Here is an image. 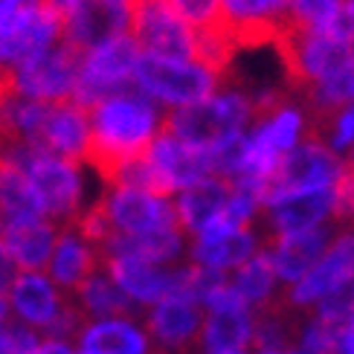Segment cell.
Returning <instances> with one entry per match:
<instances>
[{"mask_svg": "<svg viewBox=\"0 0 354 354\" xmlns=\"http://www.w3.org/2000/svg\"><path fill=\"white\" fill-rule=\"evenodd\" d=\"M87 122H91V137L82 160L91 163L108 186H116V177L128 163L149 154L160 128L157 111L142 91L96 102L87 111Z\"/></svg>", "mask_w": 354, "mask_h": 354, "instance_id": "6da1fadb", "label": "cell"}, {"mask_svg": "<svg viewBox=\"0 0 354 354\" xmlns=\"http://www.w3.org/2000/svg\"><path fill=\"white\" fill-rule=\"evenodd\" d=\"M250 99L253 96L241 91H224L218 96L195 102V105H180L169 111L160 125L186 145L209 151L215 145L244 134V128L250 125Z\"/></svg>", "mask_w": 354, "mask_h": 354, "instance_id": "7a4b0ae2", "label": "cell"}, {"mask_svg": "<svg viewBox=\"0 0 354 354\" xmlns=\"http://www.w3.org/2000/svg\"><path fill=\"white\" fill-rule=\"evenodd\" d=\"M6 157L15 160L18 169L26 174V180L32 183L50 224L53 221L64 227L76 224L79 201H82V177L76 163L53 157L47 151L29 149V145H9Z\"/></svg>", "mask_w": 354, "mask_h": 354, "instance_id": "3957f363", "label": "cell"}, {"mask_svg": "<svg viewBox=\"0 0 354 354\" xmlns=\"http://www.w3.org/2000/svg\"><path fill=\"white\" fill-rule=\"evenodd\" d=\"M340 163H337L334 151L322 142L305 140L297 149H290L288 154L279 157L276 169L259 180L253 189L256 203L259 206H270L282 198L290 195H302V192H314V189H326L337 180L340 174Z\"/></svg>", "mask_w": 354, "mask_h": 354, "instance_id": "277c9868", "label": "cell"}, {"mask_svg": "<svg viewBox=\"0 0 354 354\" xmlns=\"http://www.w3.org/2000/svg\"><path fill=\"white\" fill-rule=\"evenodd\" d=\"M125 32L137 44L140 55L195 64L192 29L169 9L166 0H128L125 3Z\"/></svg>", "mask_w": 354, "mask_h": 354, "instance_id": "5b68a950", "label": "cell"}, {"mask_svg": "<svg viewBox=\"0 0 354 354\" xmlns=\"http://www.w3.org/2000/svg\"><path fill=\"white\" fill-rule=\"evenodd\" d=\"M82 58H84V50H79L76 44H70L62 35L50 50L29 58L26 64H21L12 73L15 93L24 99L50 102V105H55V102H70Z\"/></svg>", "mask_w": 354, "mask_h": 354, "instance_id": "8992f818", "label": "cell"}, {"mask_svg": "<svg viewBox=\"0 0 354 354\" xmlns=\"http://www.w3.org/2000/svg\"><path fill=\"white\" fill-rule=\"evenodd\" d=\"M134 82L149 99L171 102V105H195L215 93V87H227L209 70L192 62H166V58L140 55L134 64Z\"/></svg>", "mask_w": 354, "mask_h": 354, "instance_id": "52a82bcc", "label": "cell"}, {"mask_svg": "<svg viewBox=\"0 0 354 354\" xmlns=\"http://www.w3.org/2000/svg\"><path fill=\"white\" fill-rule=\"evenodd\" d=\"M102 206H105L116 235H151L180 227L177 209L166 198H151L137 189L116 186L102 198Z\"/></svg>", "mask_w": 354, "mask_h": 354, "instance_id": "ba28073f", "label": "cell"}, {"mask_svg": "<svg viewBox=\"0 0 354 354\" xmlns=\"http://www.w3.org/2000/svg\"><path fill=\"white\" fill-rule=\"evenodd\" d=\"M203 331V311L198 302L166 297L160 299L149 314V334L160 354H192L201 348Z\"/></svg>", "mask_w": 354, "mask_h": 354, "instance_id": "9c48e42d", "label": "cell"}, {"mask_svg": "<svg viewBox=\"0 0 354 354\" xmlns=\"http://www.w3.org/2000/svg\"><path fill=\"white\" fill-rule=\"evenodd\" d=\"M145 160H149V163L166 177V183L174 192L195 186V183L206 180V177H215L209 151L195 149V145H186L183 140H177L171 131H166L163 125L157 128Z\"/></svg>", "mask_w": 354, "mask_h": 354, "instance_id": "30bf717a", "label": "cell"}, {"mask_svg": "<svg viewBox=\"0 0 354 354\" xmlns=\"http://www.w3.org/2000/svg\"><path fill=\"white\" fill-rule=\"evenodd\" d=\"M87 137H91L87 111L79 108L76 102H55V105H47V113H44L38 134L29 142V149H38L53 157L70 160V163H79L84 157Z\"/></svg>", "mask_w": 354, "mask_h": 354, "instance_id": "8fae6325", "label": "cell"}, {"mask_svg": "<svg viewBox=\"0 0 354 354\" xmlns=\"http://www.w3.org/2000/svg\"><path fill=\"white\" fill-rule=\"evenodd\" d=\"M354 270V230L340 235L311 270H308L299 282H293L290 290H285V297L293 308H305L311 302H319L322 297L343 282V279Z\"/></svg>", "mask_w": 354, "mask_h": 354, "instance_id": "7c38bea8", "label": "cell"}, {"mask_svg": "<svg viewBox=\"0 0 354 354\" xmlns=\"http://www.w3.org/2000/svg\"><path fill=\"white\" fill-rule=\"evenodd\" d=\"M334 203V189H314V192H302V195H290L268 206V235H264V247H273L279 239L302 230H311L328 218Z\"/></svg>", "mask_w": 354, "mask_h": 354, "instance_id": "4fadbf2b", "label": "cell"}, {"mask_svg": "<svg viewBox=\"0 0 354 354\" xmlns=\"http://www.w3.org/2000/svg\"><path fill=\"white\" fill-rule=\"evenodd\" d=\"M108 268L111 282L120 288L131 302L140 305H157L160 299H166L171 293V279L174 273L160 270L157 264H149L137 256H125V253H113L102 259Z\"/></svg>", "mask_w": 354, "mask_h": 354, "instance_id": "5bb4252c", "label": "cell"}, {"mask_svg": "<svg viewBox=\"0 0 354 354\" xmlns=\"http://www.w3.org/2000/svg\"><path fill=\"white\" fill-rule=\"evenodd\" d=\"M331 244V227L328 224H317L311 230L293 232L279 239L270 247V259H273V270L279 279L285 282H299V279L317 264V259L326 253Z\"/></svg>", "mask_w": 354, "mask_h": 354, "instance_id": "9a60e30c", "label": "cell"}, {"mask_svg": "<svg viewBox=\"0 0 354 354\" xmlns=\"http://www.w3.org/2000/svg\"><path fill=\"white\" fill-rule=\"evenodd\" d=\"M55 224L50 221H24V224L0 227V244L6 247L12 264H18L24 273H38L50 264L55 247Z\"/></svg>", "mask_w": 354, "mask_h": 354, "instance_id": "2e32d148", "label": "cell"}, {"mask_svg": "<svg viewBox=\"0 0 354 354\" xmlns=\"http://www.w3.org/2000/svg\"><path fill=\"white\" fill-rule=\"evenodd\" d=\"M9 302L26 326L32 328H47L62 311V297L55 293L53 282L41 273H21L12 279L9 288Z\"/></svg>", "mask_w": 354, "mask_h": 354, "instance_id": "e0dca14e", "label": "cell"}, {"mask_svg": "<svg viewBox=\"0 0 354 354\" xmlns=\"http://www.w3.org/2000/svg\"><path fill=\"white\" fill-rule=\"evenodd\" d=\"M99 264H102L99 253L73 227H67L55 239L53 256H50V276L64 290H76L87 276H93L99 270Z\"/></svg>", "mask_w": 354, "mask_h": 354, "instance_id": "ac0fdd59", "label": "cell"}, {"mask_svg": "<svg viewBox=\"0 0 354 354\" xmlns=\"http://www.w3.org/2000/svg\"><path fill=\"white\" fill-rule=\"evenodd\" d=\"M82 354H149L145 337L131 319H96L87 322L79 334Z\"/></svg>", "mask_w": 354, "mask_h": 354, "instance_id": "d6986e66", "label": "cell"}, {"mask_svg": "<svg viewBox=\"0 0 354 354\" xmlns=\"http://www.w3.org/2000/svg\"><path fill=\"white\" fill-rule=\"evenodd\" d=\"M232 195V183L221 180V177H206V180L183 189L180 201H177V221L186 232H201L212 218H218V212L227 206Z\"/></svg>", "mask_w": 354, "mask_h": 354, "instance_id": "ffe728a7", "label": "cell"}, {"mask_svg": "<svg viewBox=\"0 0 354 354\" xmlns=\"http://www.w3.org/2000/svg\"><path fill=\"white\" fill-rule=\"evenodd\" d=\"M253 308L250 311H212L201 331L203 354H247Z\"/></svg>", "mask_w": 354, "mask_h": 354, "instance_id": "44dd1931", "label": "cell"}, {"mask_svg": "<svg viewBox=\"0 0 354 354\" xmlns=\"http://www.w3.org/2000/svg\"><path fill=\"white\" fill-rule=\"evenodd\" d=\"M73 299L79 302L87 319H131L134 317V302L111 282V276L93 273L73 290Z\"/></svg>", "mask_w": 354, "mask_h": 354, "instance_id": "7402d4cb", "label": "cell"}, {"mask_svg": "<svg viewBox=\"0 0 354 354\" xmlns=\"http://www.w3.org/2000/svg\"><path fill=\"white\" fill-rule=\"evenodd\" d=\"M256 247H259V241H256L253 230H239V232H230L215 241H195L192 256H195V264H201V268L224 270V268H239V264H244L253 256Z\"/></svg>", "mask_w": 354, "mask_h": 354, "instance_id": "603a6c76", "label": "cell"}, {"mask_svg": "<svg viewBox=\"0 0 354 354\" xmlns=\"http://www.w3.org/2000/svg\"><path fill=\"white\" fill-rule=\"evenodd\" d=\"M230 285L247 299L250 308L261 305L276 288V270H273L270 250H261V253L250 256L244 264H239V273H235Z\"/></svg>", "mask_w": 354, "mask_h": 354, "instance_id": "cb8c5ba5", "label": "cell"}, {"mask_svg": "<svg viewBox=\"0 0 354 354\" xmlns=\"http://www.w3.org/2000/svg\"><path fill=\"white\" fill-rule=\"evenodd\" d=\"M166 3H169V9L177 15V18L192 29V32L227 35L224 0H166Z\"/></svg>", "mask_w": 354, "mask_h": 354, "instance_id": "d4e9b609", "label": "cell"}, {"mask_svg": "<svg viewBox=\"0 0 354 354\" xmlns=\"http://www.w3.org/2000/svg\"><path fill=\"white\" fill-rule=\"evenodd\" d=\"M351 311H354V270L328 293V297L319 299L317 319L326 322V326H331V328H343Z\"/></svg>", "mask_w": 354, "mask_h": 354, "instance_id": "484cf974", "label": "cell"}, {"mask_svg": "<svg viewBox=\"0 0 354 354\" xmlns=\"http://www.w3.org/2000/svg\"><path fill=\"white\" fill-rule=\"evenodd\" d=\"M337 6H340V0H290L288 9L305 29L322 32V29L328 26V21L334 18Z\"/></svg>", "mask_w": 354, "mask_h": 354, "instance_id": "4316f807", "label": "cell"}, {"mask_svg": "<svg viewBox=\"0 0 354 354\" xmlns=\"http://www.w3.org/2000/svg\"><path fill=\"white\" fill-rule=\"evenodd\" d=\"M331 189H334L331 209L337 221H351L354 218V166H343L337 180L331 183Z\"/></svg>", "mask_w": 354, "mask_h": 354, "instance_id": "83f0119b", "label": "cell"}, {"mask_svg": "<svg viewBox=\"0 0 354 354\" xmlns=\"http://www.w3.org/2000/svg\"><path fill=\"white\" fill-rule=\"evenodd\" d=\"M38 337L26 326H3L0 328V354H32L38 348Z\"/></svg>", "mask_w": 354, "mask_h": 354, "instance_id": "f1b7e54d", "label": "cell"}, {"mask_svg": "<svg viewBox=\"0 0 354 354\" xmlns=\"http://www.w3.org/2000/svg\"><path fill=\"white\" fill-rule=\"evenodd\" d=\"M319 35H328L340 44H351L354 47V0H340V6H337L334 18L328 21V26L322 29Z\"/></svg>", "mask_w": 354, "mask_h": 354, "instance_id": "f546056e", "label": "cell"}, {"mask_svg": "<svg viewBox=\"0 0 354 354\" xmlns=\"http://www.w3.org/2000/svg\"><path fill=\"white\" fill-rule=\"evenodd\" d=\"M12 279H15V264L6 253V247L0 244V297H6L9 288H12Z\"/></svg>", "mask_w": 354, "mask_h": 354, "instance_id": "4dcf8cb0", "label": "cell"}, {"mask_svg": "<svg viewBox=\"0 0 354 354\" xmlns=\"http://www.w3.org/2000/svg\"><path fill=\"white\" fill-rule=\"evenodd\" d=\"M44 3H47L58 18H62V24H67L73 15H76V9L82 6V0H44Z\"/></svg>", "mask_w": 354, "mask_h": 354, "instance_id": "1f68e13d", "label": "cell"}, {"mask_svg": "<svg viewBox=\"0 0 354 354\" xmlns=\"http://www.w3.org/2000/svg\"><path fill=\"white\" fill-rule=\"evenodd\" d=\"M32 354H76L70 348V343H62V340H44L38 343V348Z\"/></svg>", "mask_w": 354, "mask_h": 354, "instance_id": "d6a6232c", "label": "cell"}, {"mask_svg": "<svg viewBox=\"0 0 354 354\" xmlns=\"http://www.w3.org/2000/svg\"><path fill=\"white\" fill-rule=\"evenodd\" d=\"M337 354H354V331L351 328H340V337H337Z\"/></svg>", "mask_w": 354, "mask_h": 354, "instance_id": "836d02e7", "label": "cell"}, {"mask_svg": "<svg viewBox=\"0 0 354 354\" xmlns=\"http://www.w3.org/2000/svg\"><path fill=\"white\" fill-rule=\"evenodd\" d=\"M6 319H9V305H6V297H0V328L6 326Z\"/></svg>", "mask_w": 354, "mask_h": 354, "instance_id": "e575fe53", "label": "cell"}, {"mask_svg": "<svg viewBox=\"0 0 354 354\" xmlns=\"http://www.w3.org/2000/svg\"><path fill=\"white\" fill-rule=\"evenodd\" d=\"M102 3H111V6H125L128 0H102Z\"/></svg>", "mask_w": 354, "mask_h": 354, "instance_id": "d590c367", "label": "cell"}, {"mask_svg": "<svg viewBox=\"0 0 354 354\" xmlns=\"http://www.w3.org/2000/svg\"><path fill=\"white\" fill-rule=\"evenodd\" d=\"M346 328H351V331H354V311H351V314H348V319H346Z\"/></svg>", "mask_w": 354, "mask_h": 354, "instance_id": "8d00e7d4", "label": "cell"}, {"mask_svg": "<svg viewBox=\"0 0 354 354\" xmlns=\"http://www.w3.org/2000/svg\"><path fill=\"white\" fill-rule=\"evenodd\" d=\"M348 166H354V149H351V154H348Z\"/></svg>", "mask_w": 354, "mask_h": 354, "instance_id": "74e56055", "label": "cell"}, {"mask_svg": "<svg viewBox=\"0 0 354 354\" xmlns=\"http://www.w3.org/2000/svg\"><path fill=\"white\" fill-rule=\"evenodd\" d=\"M149 354H160V351H149Z\"/></svg>", "mask_w": 354, "mask_h": 354, "instance_id": "f35d334b", "label": "cell"}]
</instances>
